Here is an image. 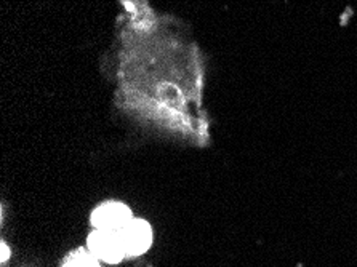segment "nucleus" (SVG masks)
Listing matches in <instances>:
<instances>
[{
	"label": "nucleus",
	"instance_id": "nucleus-1",
	"mask_svg": "<svg viewBox=\"0 0 357 267\" xmlns=\"http://www.w3.org/2000/svg\"><path fill=\"white\" fill-rule=\"evenodd\" d=\"M86 247H89L90 252L93 253L96 258L111 264L119 263V261H122L123 256H127L121 232L96 229L95 232L90 234Z\"/></svg>",
	"mask_w": 357,
	"mask_h": 267
},
{
	"label": "nucleus",
	"instance_id": "nucleus-2",
	"mask_svg": "<svg viewBox=\"0 0 357 267\" xmlns=\"http://www.w3.org/2000/svg\"><path fill=\"white\" fill-rule=\"evenodd\" d=\"M132 221V211L121 201H105L91 215V224L101 231L121 232Z\"/></svg>",
	"mask_w": 357,
	"mask_h": 267
},
{
	"label": "nucleus",
	"instance_id": "nucleus-3",
	"mask_svg": "<svg viewBox=\"0 0 357 267\" xmlns=\"http://www.w3.org/2000/svg\"><path fill=\"white\" fill-rule=\"evenodd\" d=\"M127 256H138L144 253L153 242V231L144 220H132L121 231Z\"/></svg>",
	"mask_w": 357,
	"mask_h": 267
},
{
	"label": "nucleus",
	"instance_id": "nucleus-4",
	"mask_svg": "<svg viewBox=\"0 0 357 267\" xmlns=\"http://www.w3.org/2000/svg\"><path fill=\"white\" fill-rule=\"evenodd\" d=\"M63 267H100V259L90 250H75L64 259Z\"/></svg>",
	"mask_w": 357,
	"mask_h": 267
},
{
	"label": "nucleus",
	"instance_id": "nucleus-5",
	"mask_svg": "<svg viewBox=\"0 0 357 267\" xmlns=\"http://www.w3.org/2000/svg\"><path fill=\"white\" fill-rule=\"evenodd\" d=\"M0 248H2V263H5V261H7V258H8V247L5 243H2V245H0Z\"/></svg>",
	"mask_w": 357,
	"mask_h": 267
}]
</instances>
